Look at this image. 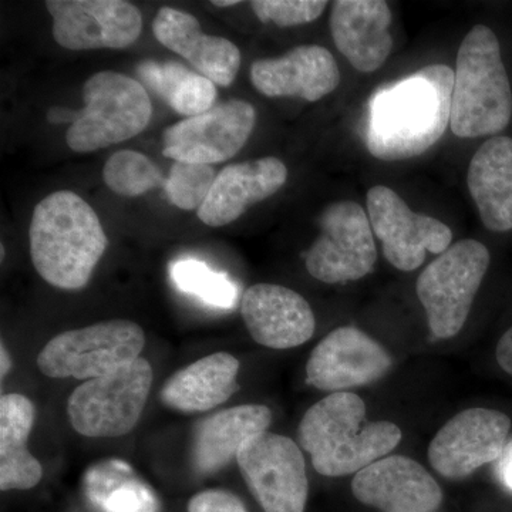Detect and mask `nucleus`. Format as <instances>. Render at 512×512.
I'll return each mask as SVG.
<instances>
[{
	"label": "nucleus",
	"mask_w": 512,
	"mask_h": 512,
	"mask_svg": "<svg viewBox=\"0 0 512 512\" xmlns=\"http://www.w3.org/2000/svg\"><path fill=\"white\" fill-rule=\"evenodd\" d=\"M453 87V70L430 64L377 92L370 104L369 153L403 161L430 150L450 126Z\"/></svg>",
	"instance_id": "f257e3e1"
},
{
	"label": "nucleus",
	"mask_w": 512,
	"mask_h": 512,
	"mask_svg": "<svg viewBox=\"0 0 512 512\" xmlns=\"http://www.w3.org/2000/svg\"><path fill=\"white\" fill-rule=\"evenodd\" d=\"M29 242L37 274L63 291L87 286L109 245L96 211L70 190L52 192L37 202Z\"/></svg>",
	"instance_id": "f03ea898"
},
{
	"label": "nucleus",
	"mask_w": 512,
	"mask_h": 512,
	"mask_svg": "<svg viewBox=\"0 0 512 512\" xmlns=\"http://www.w3.org/2000/svg\"><path fill=\"white\" fill-rule=\"evenodd\" d=\"M299 441L312 466L325 477L357 474L402 441L389 421H366V404L357 394L332 393L313 404L299 424Z\"/></svg>",
	"instance_id": "7ed1b4c3"
},
{
	"label": "nucleus",
	"mask_w": 512,
	"mask_h": 512,
	"mask_svg": "<svg viewBox=\"0 0 512 512\" xmlns=\"http://www.w3.org/2000/svg\"><path fill=\"white\" fill-rule=\"evenodd\" d=\"M511 117V84L500 42L488 26H474L458 49L451 131L460 138L493 136L507 128Z\"/></svg>",
	"instance_id": "20e7f679"
},
{
	"label": "nucleus",
	"mask_w": 512,
	"mask_h": 512,
	"mask_svg": "<svg viewBox=\"0 0 512 512\" xmlns=\"http://www.w3.org/2000/svg\"><path fill=\"white\" fill-rule=\"evenodd\" d=\"M84 107L66 131V143L84 154L131 140L146 130L153 104L146 87L123 73L93 74L83 87Z\"/></svg>",
	"instance_id": "39448f33"
},
{
	"label": "nucleus",
	"mask_w": 512,
	"mask_h": 512,
	"mask_svg": "<svg viewBox=\"0 0 512 512\" xmlns=\"http://www.w3.org/2000/svg\"><path fill=\"white\" fill-rule=\"evenodd\" d=\"M146 336L131 320L114 319L67 330L37 356L40 373L52 379L87 380L110 375L140 357Z\"/></svg>",
	"instance_id": "423d86ee"
},
{
	"label": "nucleus",
	"mask_w": 512,
	"mask_h": 512,
	"mask_svg": "<svg viewBox=\"0 0 512 512\" xmlns=\"http://www.w3.org/2000/svg\"><path fill=\"white\" fill-rule=\"evenodd\" d=\"M153 367L144 357L110 375L87 380L67 400L74 431L90 439H116L137 426L150 396Z\"/></svg>",
	"instance_id": "0eeeda50"
},
{
	"label": "nucleus",
	"mask_w": 512,
	"mask_h": 512,
	"mask_svg": "<svg viewBox=\"0 0 512 512\" xmlns=\"http://www.w3.org/2000/svg\"><path fill=\"white\" fill-rule=\"evenodd\" d=\"M488 266L487 247L474 239H464L421 272L416 291L434 338H454L463 329Z\"/></svg>",
	"instance_id": "6e6552de"
},
{
	"label": "nucleus",
	"mask_w": 512,
	"mask_h": 512,
	"mask_svg": "<svg viewBox=\"0 0 512 512\" xmlns=\"http://www.w3.org/2000/svg\"><path fill=\"white\" fill-rule=\"evenodd\" d=\"M320 234L306 252L309 274L325 284L365 278L375 269L377 249L369 215L353 201H336L319 217Z\"/></svg>",
	"instance_id": "1a4fd4ad"
},
{
	"label": "nucleus",
	"mask_w": 512,
	"mask_h": 512,
	"mask_svg": "<svg viewBox=\"0 0 512 512\" xmlns=\"http://www.w3.org/2000/svg\"><path fill=\"white\" fill-rule=\"evenodd\" d=\"M249 491L265 512H305L309 483L305 458L295 441L264 431L237 456Z\"/></svg>",
	"instance_id": "9d476101"
},
{
	"label": "nucleus",
	"mask_w": 512,
	"mask_h": 512,
	"mask_svg": "<svg viewBox=\"0 0 512 512\" xmlns=\"http://www.w3.org/2000/svg\"><path fill=\"white\" fill-rule=\"evenodd\" d=\"M256 123V110L245 100L215 104L211 110L187 117L163 133V154L175 163H224L244 148Z\"/></svg>",
	"instance_id": "9b49d317"
},
{
	"label": "nucleus",
	"mask_w": 512,
	"mask_h": 512,
	"mask_svg": "<svg viewBox=\"0 0 512 512\" xmlns=\"http://www.w3.org/2000/svg\"><path fill=\"white\" fill-rule=\"evenodd\" d=\"M366 202L373 232L394 268L414 271L424 264L427 252L441 255L451 247V229L436 218L410 210L392 188H370Z\"/></svg>",
	"instance_id": "f8f14e48"
},
{
	"label": "nucleus",
	"mask_w": 512,
	"mask_h": 512,
	"mask_svg": "<svg viewBox=\"0 0 512 512\" xmlns=\"http://www.w3.org/2000/svg\"><path fill=\"white\" fill-rule=\"evenodd\" d=\"M53 37L73 52L126 49L143 30V16L124 0H47Z\"/></svg>",
	"instance_id": "ddd939ff"
},
{
	"label": "nucleus",
	"mask_w": 512,
	"mask_h": 512,
	"mask_svg": "<svg viewBox=\"0 0 512 512\" xmlns=\"http://www.w3.org/2000/svg\"><path fill=\"white\" fill-rule=\"evenodd\" d=\"M511 420L495 410H464L447 421L429 447L431 467L440 476L461 480L494 463L507 447Z\"/></svg>",
	"instance_id": "4468645a"
},
{
	"label": "nucleus",
	"mask_w": 512,
	"mask_h": 512,
	"mask_svg": "<svg viewBox=\"0 0 512 512\" xmlns=\"http://www.w3.org/2000/svg\"><path fill=\"white\" fill-rule=\"evenodd\" d=\"M392 365V356L375 339L353 326H342L313 349L306 383L322 392H346L377 382Z\"/></svg>",
	"instance_id": "2eb2a0df"
},
{
	"label": "nucleus",
	"mask_w": 512,
	"mask_h": 512,
	"mask_svg": "<svg viewBox=\"0 0 512 512\" xmlns=\"http://www.w3.org/2000/svg\"><path fill=\"white\" fill-rule=\"evenodd\" d=\"M352 493L380 512H434L443 501L440 485L417 461L383 457L356 474Z\"/></svg>",
	"instance_id": "dca6fc26"
},
{
	"label": "nucleus",
	"mask_w": 512,
	"mask_h": 512,
	"mask_svg": "<svg viewBox=\"0 0 512 512\" xmlns=\"http://www.w3.org/2000/svg\"><path fill=\"white\" fill-rule=\"evenodd\" d=\"M241 315L249 335L265 348H298L315 333L311 305L298 292L281 285L248 288L242 296Z\"/></svg>",
	"instance_id": "f3484780"
},
{
	"label": "nucleus",
	"mask_w": 512,
	"mask_h": 512,
	"mask_svg": "<svg viewBox=\"0 0 512 512\" xmlns=\"http://www.w3.org/2000/svg\"><path fill=\"white\" fill-rule=\"evenodd\" d=\"M251 82L266 97H298L319 101L335 92L340 70L335 57L325 47L298 46L275 59L256 60L251 66Z\"/></svg>",
	"instance_id": "a211bd4d"
},
{
	"label": "nucleus",
	"mask_w": 512,
	"mask_h": 512,
	"mask_svg": "<svg viewBox=\"0 0 512 512\" xmlns=\"http://www.w3.org/2000/svg\"><path fill=\"white\" fill-rule=\"evenodd\" d=\"M286 180L288 168L276 157L227 165L215 178L197 217L208 227H225L237 221L251 205L275 195Z\"/></svg>",
	"instance_id": "6ab92c4d"
},
{
	"label": "nucleus",
	"mask_w": 512,
	"mask_h": 512,
	"mask_svg": "<svg viewBox=\"0 0 512 512\" xmlns=\"http://www.w3.org/2000/svg\"><path fill=\"white\" fill-rule=\"evenodd\" d=\"M161 45L184 57L215 86L229 87L237 79L241 52L225 37L205 35L198 19L184 10L164 6L153 22Z\"/></svg>",
	"instance_id": "aec40b11"
},
{
	"label": "nucleus",
	"mask_w": 512,
	"mask_h": 512,
	"mask_svg": "<svg viewBox=\"0 0 512 512\" xmlns=\"http://www.w3.org/2000/svg\"><path fill=\"white\" fill-rule=\"evenodd\" d=\"M392 12L383 0H338L330 13V32L340 53L356 70L373 73L393 49Z\"/></svg>",
	"instance_id": "412c9836"
},
{
	"label": "nucleus",
	"mask_w": 512,
	"mask_h": 512,
	"mask_svg": "<svg viewBox=\"0 0 512 512\" xmlns=\"http://www.w3.org/2000/svg\"><path fill=\"white\" fill-rule=\"evenodd\" d=\"M271 421V410L262 404H242L202 420L192 437L195 471L215 474L229 466L249 439L268 431Z\"/></svg>",
	"instance_id": "4be33fe9"
},
{
	"label": "nucleus",
	"mask_w": 512,
	"mask_h": 512,
	"mask_svg": "<svg viewBox=\"0 0 512 512\" xmlns=\"http://www.w3.org/2000/svg\"><path fill=\"white\" fill-rule=\"evenodd\" d=\"M468 191L484 227L493 232L512 229V138L495 136L471 158Z\"/></svg>",
	"instance_id": "5701e85b"
},
{
	"label": "nucleus",
	"mask_w": 512,
	"mask_h": 512,
	"mask_svg": "<svg viewBox=\"0 0 512 512\" xmlns=\"http://www.w3.org/2000/svg\"><path fill=\"white\" fill-rule=\"evenodd\" d=\"M238 372L237 357L212 353L174 373L161 387V402L177 412H208L237 392Z\"/></svg>",
	"instance_id": "b1692460"
},
{
	"label": "nucleus",
	"mask_w": 512,
	"mask_h": 512,
	"mask_svg": "<svg viewBox=\"0 0 512 512\" xmlns=\"http://www.w3.org/2000/svg\"><path fill=\"white\" fill-rule=\"evenodd\" d=\"M36 410L23 394L0 397V490H30L43 477L42 464L30 453L28 440Z\"/></svg>",
	"instance_id": "393cba45"
},
{
	"label": "nucleus",
	"mask_w": 512,
	"mask_h": 512,
	"mask_svg": "<svg viewBox=\"0 0 512 512\" xmlns=\"http://www.w3.org/2000/svg\"><path fill=\"white\" fill-rule=\"evenodd\" d=\"M136 70L140 83L150 87L181 116H198L215 106L218 96L215 84L184 64L143 60Z\"/></svg>",
	"instance_id": "a878e982"
},
{
	"label": "nucleus",
	"mask_w": 512,
	"mask_h": 512,
	"mask_svg": "<svg viewBox=\"0 0 512 512\" xmlns=\"http://www.w3.org/2000/svg\"><path fill=\"white\" fill-rule=\"evenodd\" d=\"M170 275L181 292L195 296L205 305L218 309H232L237 305V286L227 275L212 271L205 262L178 259L171 265Z\"/></svg>",
	"instance_id": "bb28decb"
},
{
	"label": "nucleus",
	"mask_w": 512,
	"mask_h": 512,
	"mask_svg": "<svg viewBox=\"0 0 512 512\" xmlns=\"http://www.w3.org/2000/svg\"><path fill=\"white\" fill-rule=\"evenodd\" d=\"M103 180L109 190L123 197H140L165 184L156 163L134 150L114 153L104 165Z\"/></svg>",
	"instance_id": "cd10ccee"
},
{
	"label": "nucleus",
	"mask_w": 512,
	"mask_h": 512,
	"mask_svg": "<svg viewBox=\"0 0 512 512\" xmlns=\"http://www.w3.org/2000/svg\"><path fill=\"white\" fill-rule=\"evenodd\" d=\"M217 175L211 165L174 163L164 184L168 201L183 211L200 210Z\"/></svg>",
	"instance_id": "c85d7f7f"
},
{
	"label": "nucleus",
	"mask_w": 512,
	"mask_h": 512,
	"mask_svg": "<svg viewBox=\"0 0 512 512\" xmlns=\"http://www.w3.org/2000/svg\"><path fill=\"white\" fill-rule=\"evenodd\" d=\"M262 23H275L279 28L315 22L325 12V0H254L249 3Z\"/></svg>",
	"instance_id": "c756f323"
},
{
	"label": "nucleus",
	"mask_w": 512,
	"mask_h": 512,
	"mask_svg": "<svg viewBox=\"0 0 512 512\" xmlns=\"http://www.w3.org/2000/svg\"><path fill=\"white\" fill-rule=\"evenodd\" d=\"M188 512H248L241 498L225 490L198 493L188 503Z\"/></svg>",
	"instance_id": "7c9ffc66"
},
{
	"label": "nucleus",
	"mask_w": 512,
	"mask_h": 512,
	"mask_svg": "<svg viewBox=\"0 0 512 512\" xmlns=\"http://www.w3.org/2000/svg\"><path fill=\"white\" fill-rule=\"evenodd\" d=\"M497 360L505 372L512 376V328L508 329L498 342Z\"/></svg>",
	"instance_id": "2f4dec72"
},
{
	"label": "nucleus",
	"mask_w": 512,
	"mask_h": 512,
	"mask_svg": "<svg viewBox=\"0 0 512 512\" xmlns=\"http://www.w3.org/2000/svg\"><path fill=\"white\" fill-rule=\"evenodd\" d=\"M497 474L501 483L512 491V443L507 444L503 454L498 458Z\"/></svg>",
	"instance_id": "473e14b6"
},
{
	"label": "nucleus",
	"mask_w": 512,
	"mask_h": 512,
	"mask_svg": "<svg viewBox=\"0 0 512 512\" xmlns=\"http://www.w3.org/2000/svg\"><path fill=\"white\" fill-rule=\"evenodd\" d=\"M77 113H70L69 110L52 109L49 111V120L53 123H59V121H70L73 123L76 119Z\"/></svg>",
	"instance_id": "72a5a7b5"
},
{
	"label": "nucleus",
	"mask_w": 512,
	"mask_h": 512,
	"mask_svg": "<svg viewBox=\"0 0 512 512\" xmlns=\"http://www.w3.org/2000/svg\"><path fill=\"white\" fill-rule=\"evenodd\" d=\"M2 369H0V375H2V380L5 379V376L10 372V367H12V359H10L9 352L6 350L5 345H2Z\"/></svg>",
	"instance_id": "f704fd0d"
},
{
	"label": "nucleus",
	"mask_w": 512,
	"mask_h": 512,
	"mask_svg": "<svg viewBox=\"0 0 512 512\" xmlns=\"http://www.w3.org/2000/svg\"><path fill=\"white\" fill-rule=\"evenodd\" d=\"M239 2L237 0H214L212 5L217 8H231V6H237Z\"/></svg>",
	"instance_id": "c9c22d12"
}]
</instances>
